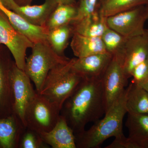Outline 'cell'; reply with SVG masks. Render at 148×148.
I'll use <instances>...</instances> for the list:
<instances>
[{"label": "cell", "instance_id": "23", "mask_svg": "<svg viewBox=\"0 0 148 148\" xmlns=\"http://www.w3.org/2000/svg\"><path fill=\"white\" fill-rule=\"evenodd\" d=\"M73 34L71 25L67 24L49 31L47 41L57 54L65 56L64 51L69 44L70 37Z\"/></svg>", "mask_w": 148, "mask_h": 148}, {"label": "cell", "instance_id": "11", "mask_svg": "<svg viewBox=\"0 0 148 148\" xmlns=\"http://www.w3.org/2000/svg\"><path fill=\"white\" fill-rule=\"evenodd\" d=\"M2 1L7 8L13 11L27 22L40 27H45L49 16L58 5L55 0H45L42 4L34 5H20L14 0Z\"/></svg>", "mask_w": 148, "mask_h": 148}, {"label": "cell", "instance_id": "31", "mask_svg": "<svg viewBox=\"0 0 148 148\" xmlns=\"http://www.w3.org/2000/svg\"><path fill=\"white\" fill-rule=\"evenodd\" d=\"M146 8H147V20H148V5L146 6Z\"/></svg>", "mask_w": 148, "mask_h": 148}, {"label": "cell", "instance_id": "7", "mask_svg": "<svg viewBox=\"0 0 148 148\" xmlns=\"http://www.w3.org/2000/svg\"><path fill=\"white\" fill-rule=\"evenodd\" d=\"M147 20V8L142 6L120 12L106 18L109 28L126 38L142 34Z\"/></svg>", "mask_w": 148, "mask_h": 148}, {"label": "cell", "instance_id": "29", "mask_svg": "<svg viewBox=\"0 0 148 148\" xmlns=\"http://www.w3.org/2000/svg\"><path fill=\"white\" fill-rule=\"evenodd\" d=\"M16 3L20 5H25L30 4L32 0H14Z\"/></svg>", "mask_w": 148, "mask_h": 148}, {"label": "cell", "instance_id": "30", "mask_svg": "<svg viewBox=\"0 0 148 148\" xmlns=\"http://www.w3.org/2000/svg\"><path fill=\"white\" fill-rule=\"evenodd\" d=\"M141 86L143 87L148 92V80L146 82Z\"/></svg>", "mask_w": 148, "mask_h": 148}, {"label": "cell", "instance_id": "5", "mask_svg": "<svg viewBox=\"0 0 148 148\" xmlns=\"http://www.w3.org/2000/svg\"><path fill=\"white\" fill-rule=\"evenodd\" d=\"M61 111L56 104L37 92L25 111V125L39 133L49 132L60 119Z\"/></svg>", "mask_w": 148, "mask_h": 148}, {"label": "cell", "instance_id": "2", "mask_svg": "<svg viewBox=\"0 0 148 148\" xmlns=\"http://www.w3.org/2000/svg\"><path fill=\"white\" fill-rule=\"evenodd\" d=\"M127 89L111 107L102 119L94 122L88 130L75 135L77 148H97L107 139L124 135L123 124L126 108Z\"/></svg>", "mask_w": 148, "mask_h": 148}, {"label": "cell", "instance_id": "17", "mask_svg": "<svg viewBox=\"0 0 148 148\" xmlns=\"http://www.w3.org/2000/svg\"><path fill=\"white\" fill-rule=\"evenodd\" d=\"M125 125L130 148H148V114L127 113Z\"/></svg>", "mask_w": 148, "mask_h": 148}, {"label": "cell", "instance_id": "24", "mask_svg": "<svg viewBox=\"0 0 148 148\" xmlns=\"http://www.w3.org/2000/svg\"><path fill=\"white\" fill-rule=\"evenodd\" d=\"M101 38L107 52L112 56L118 54L127 39L109 27Z\"/></svg>", "mask_w": 148, "mask_h": 148}, {"label": "cell", "instance_id": "18", "mask_svg": "<svg viewBox=\"0 0 148 148\" xmlns=\"http://www.w3.org/2000/svg\"><path fill=\"white\" fill-rule=\"evenodd\" d=\"M107 17L96 11L89 17L70 23L74 34L90 37H101L108 29Z\"/></svg>", "mask_w": 148, "mask_h": 148}, {"label": "cell", "instance_id": "21", "mask_svg": "<svg viewBox=\"0 0 148 148\" xmlns=\"http://www.w3.org/2000/svg\"><path fill=\"white\" fill-rule=\"evenodd\" d=\"M145 5H148V0H102L97 10L102 16L108 17Z\"/></svg>", "mask_w": 148, "mask_h": 148}, {"label": "cell", "instance_id": "15", "mask_svg": "<svg viewBox=\"0 0 148 148\" xmlns=\"http://www.w3.org/2000/svg\"><path fill=\"white\" fill-rule=\"evenodd\" d=\"M14 62L0 55V118L6 117L13 113L10 73Z\"/></svg>", "mask_w": 148, "mask_h": 148}, {"label": "cell", "instance_id": "12", "mask_svg": "<svg viewBox=\"0 0 148 148\" xmlns=\"http://www.w3.org/2000/svg\"><path fill=\"white\" fill-rule=\"evenodd\" d=\"M112 58L108 52L73 58L72 69L83 79H101Z\"/></svg>", "mask_w": 148, "mask_h": 148}, {"label": "cell", "instance_id": "13", "mask_svg": "<svg viewBox=\"0 0 148 148\" xmlns=\"http://www.w3.org/2000/svg\"><path fill=\"white\" fill-rule=\"evenodd\" d=\"M27 128L16 114L0 118V147L19 148L21 138Z\"/></svg>", "mask_w": 148, "mask_h": 148}, {"label": "cell", "instance_id": "4", "mask_svg": "<svg viewBox=\"0 0 148 148\" xmlns=\"http://www.w3.org/2000/svg\"><path fill=\"white\" fill-rule=\"evenodd\" d=\"M32 53L26 58L24 72L35 84L39 93L48 74L51 69L66 64L70 58L57 54L47 40L34 43Z\"/></svg>", "mask_w": 148, "mask_h": 148}, {"label": "cell", "instance_id": "22", "mask_svg": "<svg viewBox=\"0 0 148 148\" xmlns=\"http://www.w3.org/2000/svg\"><path fill=\"white\" fill-rule=\"evenodd\" d=\"M77 8L74 5L58 4L47 21L48 31L70 24L75 18Z\"/></svg>", "mask_w": 148, "mask_h": 148}, {"label": "cell", "instance_id": "19", "mask_svg": "<svg viewBox=\"0 0 148 148\" xmlns=\"http://www.w3.org/2000/svg\"><path fill=\"white\" fill-rule=\"evenodd\" d=\"M71 47L77 58L108 52L101 37L85 36L74 34Z\"/></svg>", "mask_w": 148, "mask_h": 148}, {"label": "cell", "instance_id": "26", "mask_svg": "<svg viewBox=\"0 0 148 148\" xmlns=\"http://www.w3.org/2000/svg\"><path fill=\"white\" fill-rule=\"evenodd\" d=\"M98 0H80L77 7V14L73 21H76L89 17L96 11Z\"/></svg>", "mask_w": 148, "mask_h": 148}, {"label": "cell", "instance_id": "16", "mask_svg": "<svg viewBox=\"0 0 148 148\" xmlns=\"http://www.w3.org/2000/svg\"><path fill=\"white\" fill-rule=\"evenodd\" d=\"M0 10L6 16L17 31L27 37L33 43L47 40L48 30L45 27L35 26L27 22L13 11L7 8L0 0Z\"/></svg>", "mask_w": 148, "mask_h": 148}, {"label": "cell", "instance_id": "6", "mask_svg": "<svg viewBox=\"0 0 148 148\" xmlns=\"http://www.w3.org/2000/svg\"><path fill=\"white\" fill-rule=\"evenodd\" d=\"M0 44L7 48L12 55L16 66L24 71L26 52L28 49L32 48L34 43L14 28L1 10Z\"/></svg>", "mask_w": 148, "mask_h": 148}, {"label": "cell", "instance_id": "1", "mask_svg": "<svg viewBox=\"0 0 148 148\" xmlns=\"http://www.w3.org/2000/svg\"><path fill=\"white\" fill-rule=\"evenodd\" d=\"M106 114L105 97L101 79H83L62 106L61 115L74 132L84 131L88 123Z\"/></svg>", "mask_w": 148, "mask_h": 148}, {"label": "cell", "instance_id": "27", "mask_svg": "<svg viewBox=\"0 0 148 148\" xmlns=\"http://www.w3.org/2000/svg\"><path fill=\"white\" fill-rule=\"evenodd\" d=\"M132 83L142 86L148 80V58L137 65L131 73Z\"/></svg>", "mask_w": 148, "mask_h": 148}, {"label": "cell", "instance_id": "9", "mask_svg": "<svg viewBox=\"0 0 148 148\" xmlns=\"http://www.w3.org/2000/svg\"><path fill=\"white\" fill-rule=\"evenodd\" d=\"M114 56L119 60L127 78L131 77L133 69L148 58V29L127 38L119 53Z\"/></svg>", "mask_w": 148, "mask_h": 148}, {"label": "cell", "instance_id": "14", "mask_svg": "<svg viewBox=\"0 0 148 148\" xmlns=\"http://www.w3.org/2000/svg\"><path fill=\"white\" fill-rule=\"evenodd\" d=\"M44 142L53 148H77L73 130L61 116L53 129L39 133Z\"/></svg>", "mask_w": 148, "mask_h": 148}, {"label": "cell", "instance_id": "25", "mask_svg": "<svg viewBox=\"0 0 148 148\" xmlns=\"http://www.w3.org/2000/svg\"><path fill=\"white\" fill-rule=\"evenodd\" d=\"M38 132L27 128L21 138L19 148H49Z\"/></svg>", "mask_w": 148, "mask_h": 148}, {"label": "cell", "instance_id": "20", "mask_svg": "<svg viewBox=\"0 0 148 148\" xmlns=\"http://www.w3.org/2000/svg\"><path fill=\"white\" fill-rule=\"evenodd\" d=\"M127 89V113L148 114V92L142 86L132 82Z\"/></svg>", "mask_w": 148, "mask_h": 148}, {"label": "cell", "instance_id": "8", "mask_svg": "<svg viewBox=\"0 0 148 148\" xmlns=\"http://www.w3.org/2000/svg\"><path fill=\"white\" fill-rule=\"evenodd\" d=\"M10 79L13 98V113L18 116L25 124L26 109L37 92L32 86L30 78L24 71L16 66L14 61L11 69Z\"/></svg>", "mask_w": 148, "mask_h": 148}, {"label": "cell", "instance_id": "10", "mask_svg": "<svg viewBox=\"0 0 148 148\" xmlns=\"http://www.w3.org/2000/svg\"><path fill=\"white\" fill-rule=\"evenodd\" d=\"M105 97L106 113L124 93L127 84V78L120 62L112 56L110 63L102 79Z\"/></svg>", "mask_w": 148, "mask_h": 148}, {"label": "cell", "instance_id": "28", "mask_svg": "<svg viewBox=\"0 0 148 148\" xmlns=\"http://www.w3.org/2000/svg\"><path fill=\"white\" fill-rule=\"evenodd\" d=\"M58 4L74 5L75 0H55Z\"/></svg>", "mask_w": 148, "mask_h": 148}, {"label": "cell", "instance_id": "3", "mask_svg": "<svg viewBox=\"0 0 148 148\" xmlns=\"http://www.w3.org/2000/svg\"><path fill=\"white\" fill-rule=\"evenodd\" d=\"M73 61V58L51 69L39 93L61 109L83 79L72 69Z\"/></svg>", "mask_w": 148, "mask_h": 148}]
</instances>
